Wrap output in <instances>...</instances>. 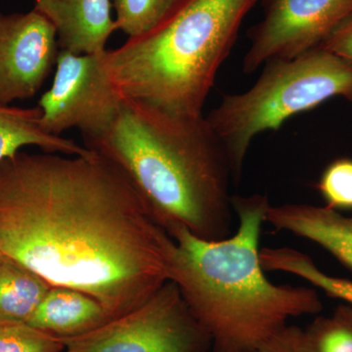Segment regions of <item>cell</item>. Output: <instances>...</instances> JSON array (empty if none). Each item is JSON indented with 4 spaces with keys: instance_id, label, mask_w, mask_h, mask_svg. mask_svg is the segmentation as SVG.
I'll list each match as a JSON object with an SVG mask.
<instances>
[{
    "instance_id": "cell-1",
    "label": "cell",
    "mask_w": 352,
    "mask_h": 352,
    "mask_svg": "<svg viewBox=\"0 0 352 352\" xmlns=\"http://www.w3.org/2000/svg\"><path fill=\"white\" fill-rule=\"evenodd\" d=\"M175 241L101 155L19 152L0 163V251L112 318L170 281Z\"/></svg>"
},
{
    "instance_id": "cell-2",
    "label": "cell",
    "mask_w": 352,
    "mask_h": 352,
    "mask_svg": "<svg viewBox=\"0 0 352 352\" xmlns=\"http://www.w3.org/2000/svg\"><path fill=\"white\" fill-rule=\"evenodd\" d=\"M83 142L119 168L170 237L180 229L208 241L231 235L232 170L204 115H173L124 97L111 126Z\"/></svg>"
},
{
    "instance_id": "cell-3",
    "label": "cell",
    "mask_w": 352,
    "mask_h": 352,
    "mask_svg": "<svg viewBox=\"0 0 352 352\" xmlns=\"http://www.w3.org/2000/svg\"><path fill=\"white\" fill-rule=\"evenodd\" d=\"M267 196H233L237 230L208 241L186 229L175 241L170 281L205 328L212 352H256L292 318L319 314L323 303L312 287L275 285L259 258Z\"/></svg>"
},
{
    "instance_id": "cell-4",
    "label": "cell",
    "mask_w": 352,
    "mask_h": 352,
    "mask_svg": "<svg viewBox=\"0 0 352 352\" xmlns=\"http://www.w3.org/2000/svg\"><path fill=\"white\" fill-rule=\"evenodd\" d=\"M258 0H178L151 30L109 50L116 87L164 112L200 117L217 72Z\"/></svg>"
},
{
    "instance_id": "cell-5",
    "label": "cell",
    "mask_w": 352,
    "mask_h": 352,
    "mask_svg": "<svg viewBox=\"0 0 352 352\" xmlns=\"http://www.w3.org/2000/svg\"><path fill=\"white\" fill-rule=\"evenodd\" d=\"M335 97L352 102V65L320 46L264 65L249 90L224 95L205 118L226 149L234 183L242 176L252 139Z\"/></svg>"
},
{
    "instance_id": "cell-6",
    "label": "cell",
    "mask_w": 352,
    "mask_h": 352,
    "mask_svg": "<svg viewBox=\"0 0 352 352\" xmlns=\"http://www.w3.org/2000/svg\"><path fill=\"white\" fill-rule=\"evenodd\" d=\"M61 340L63 352H208L212 349L210 335L173 281L142 305L92 332Z\"/></svg>"
},
{
    "instance_id": "cell-7",
    "label": "cell",
    "mask_w": 352,
    "mask_h": 352,
    "mask_svg": "<svg viewBox=\"0 0 352 352\" xmlns=\"http://www.w3.org/2000/svg\"><path fill=\"white\" fill-rule=\"evenodd\" d=\"M109 57L108 50L90 54L59 51L52 85L38 101L44 131L62 136L76 129L87 138L111 126L124 96L113 82Z\"/></svg>"
},
{
    "instance_id": "cell-8",
    "label": "cell",
    "mask_w": 352,
    "mask_h": 352,
    "mask_svg": "<svg viewBox=\"0 0 352 352\" xmlns=\"http://www.w3.org/2000/svg\"><path fill=\"white\" fill-rule=\"evenodd\" d=\"M263 18L250 32L243 72L318 47L352 13V0H263Z\"/></svg>"
},
{
    "instance_id": "cell-9",
    "label": "cell",
    "mask_w": 352,
    "mask_h": 352,
    "mask_svg": "<svg viewBox=\"0 0 352 352\" xmlns=\"http://www.w3.org/2000/svg\"><path fill=\"white\" fill-rule=\"evenodd\" d=\"M59 51L56 30L38 11L0 13V105L38 94Z\"/></svg>"
},
{
    "instance_id": "cell-10",
    "label": "cell",
    "mask_w": 352,
    "mask_h": 352,
    "mask_svg": "<svg viewBox=\"0 0 352 352\" xmlns=\"http://www.w3.org/2000/svg\"><path fill=\"white\" fill-rule=\"evenodd\" d=\"M112 0H36L34 9L57 32L60 50L90 54L106 50L113 32Z\"/></svg>"
},
{
    "instance_id": "cell-11",
    "label": "cell",
    "mask_w": 352,
    "mask_h": 352,
    "mask_svg": "<svg viewBox=\"0 0 352 352\" xmlns=\"http://www.w3.org/2000/svg\"><path fill=\"white\" fill-rule=\"evenodd\" d=\"M265 222L320 245L352 271V217L326 206L284 204L270 205Z\"/></svg>"
},
{
    "instance_id": "cell-12",
    "label": "cell",
    "mask_w": 352,
    "mask_h": 352,
    "mask_svg": "<svg viewBox=\"0 0 352 352\" xmlns=\"http://www.w3.org/2000/svg\"><path fill=\"white\" fill-rule=\"evenodd\" d=\"M112 317L98 300L78 289L51 287L27 322L59 339H72L92 332Z\"/></svg>"
},
{
    "instance_id": "cell-13",
    "label": "cell",
    "mask_w": 352,
    "mask_h": 352,
    "mask_svg": "<svg viewBox=\"0 0 352 352\" xmlns=\"http://www.w3.org/2000/svg\"><path fill=\"white\" fill-rule=\"evenodd\" d=\"M41 110L0 105V163L28 146H36L46 153L82 156L90 152L72 139L55 136L41 126Z\"/></svg>"
},
{
    "instance_id": "cell-14",
    "label": "cell",
    "mask_w": 352,
    "mask_h": 352,
    "mask_svg": "<svg viewBox=\"0 0 352 352\" xmlns=\"http://www.w3.org/2000/svg\"><path fill=\"white\" fill-rule=\"evenodd\" d=\"M24 264L0 256V322L27 323L51 288Z\"/></svg>"
},
{
    "instance_id": "cell-15",
    "label": "cell",
    "mask_w": 352,
    "mask_h": 352,
    "mask_svg": "<svg viewBox=\"0 0 352 352\" xmlns=\"http://www.w3.org/2000/svg\"><path fill=\"white\" fill-rule=\"evenodd\" d=\"M265 271H278L302 278L315 289L352 307V281L322 271L307 254L292 248H263L259 252Z\"/></svg>"
},
{
    "instance_id": "cell-16",
    "label": "cell",
    "mask_w": 352,
    "mask_h": 352,
    "mask_svg": "<svg viewBox=\"0 0 352 352\" xmlns=\"http://www.w3.org/2000/svg\"><path fill=\"white\" fill-rule=\"evenodd\" d=\"M305 352H352V307L340 305L303 329Z\"/></svg>"
},
{
    "instance_id": "cell-17",
    "label": "cell",
    "mask_w": 352,
    "mask_h": 352,
    "mask_svg": "<svg viewBox=\"0 0 352 352\" xmlns=\"http://www.w3.org/2000/svg\"><path fill=\"white\" fill-rule=\"evenodd\" d=\"M178 0H112L117 30L129 38L151 31L170 13Z\"/></svg>"
},
{
    "instance_id": "cell-18",
    "label": "cell",
    "mask_w": 352,
    "mask_h": 352,
    "mask_svg": "<svg viewBox=\"0 0 352 352\" xmlns=\"http://www.w3.org/2000/svg\"><path fill=\"white\" fill-rule=\"evenodd\" d=\"M63 340L20 322H0V352H63Z\"/></svg>"
},
{
    "instance_id": "cell-19",
    "label": "cell",
    "mask_w": 352,
    "mask_h": 352,
    "mask_svg": "<svg viewBox=\"0 0 352 352\" xmlns=\"http://www.w3.org/2000/svg\"><path fill=\"white\" fill-rule=\"evenodd\" d=\"M315 187L326 207L339 212L352 210V159L339 157L331 162Z\"/></svg>"
},
{
    "instance_id": "cell-20",
    "label": "cell",
    "mask_w": 352,
    "mask_h": 352,
    "mask_svg": "<svg viewBox=\"0 0 352 352\" xmlns=\"http://www.w3.org/2000/svg\"><path fill=\"white\" fill-rule=\"evenodd\" d=\"M320 47L352 65V13L324 41Z\"/></svg>"
},
{
    "instance_id": "cell-21",
    "label": "cell",
    "mask_w": 352,
    "mask_h": 352,
    "mask_svg": "<svg viewBox=\"0 0 352 352\" xmlns=\"http://www.w3.org/2000/svg\"><path fill=\"white\" fill-rule=\"evenodd\" d=\"M256 352H305L303 329L288 325Z\"/></svg>"
},
{
    "instance_id": "cell-22",
    "label": "cell",
    "mask_w": 352,
    "mask_h": 352,
    "mask_svg": "<svg viewBox=\"0 0 352 352\" xmlns=\"http://www.w3.org/2000/svg\"><path fill=\"white\" fill-rule=\"evenodd\" d=\"M2 254H2L1 251H0V256H1Z\"/></svg>"
}]
</instances>
